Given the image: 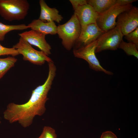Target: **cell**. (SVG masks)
Instances as JSON below:
<instances>
[{
    "label": "cell",
    "instance_id": "277c9868",
    "mask_svg": "<svg viewBox=\"0 0 138 138\" xmlns=\"http://www.w3.org/2000/svg\"><path fill=\"white\" fill-rule=\"evenodd\" d=\"M13 48L16 49L19 54L22 55L24 60L28 61L34 64L41 65L45 62L48 63L53 62L43 51L35 49L21 37H20L18 42Z\"/></svg>",
    "mask_w": 138,
    "mask_h": 138
},
{
    "label": "cell",
    "instance_id": "5b68a950",
    "mask_svg": "<svg viewBox=\"0 0 138 138\" xmlns=\"http://www.w3.org/2000/svg\"><path fill=\"white\" fill-rule=\"evenodd\" d=\"M96 45L97 40L87 45L74 49L73 54L75 57L86 61L91 69L108 75H113L112 72L106 70L100 64L95 55Z\"/></svg>",
    "mask_w": 138,
    "mask_h": 138
},
{
    "label": "cell",
    "instance_id": "e0dca14e",
    "mask_svg": "<svg viewBox=\"0 0 138 138\" xmlns=\"http://www.w3.org/2000/svg\"><path fill=\"white\" fill-rule=\"evenodd\" d=\"M118 48L123 50L127 55L133 56L138 59V48L133 43L126 42L123 40L120 43Z\"/></svg>",
    "mask_w": 138,
    "mask_h": 138
},
{
    "label": "cell",
    "instance_id": "7a4b0ae2",
    "mask_svg": "<svg viewBox=\"0 0 138 138\" xmlns=\"http://www.w3.org/2000/svg\"><path fill=\"white\" fill-rule=\"evenodd\" d=\"M29 7L27 0H0V15L9 21L23 20L27 15Z\"/></svg>",
    "mask_w": 138,
    "mask_h": 138
},
{
    "label": "cell",
    "instance_id": "6da1fadb",
    "mask_svg": "<svg viewBox=\"0 0 138 138\" xmlns=\"http://www.w3.org/2000/svg\"><path fill=\"white\" fill-rule=\"evenodd\" d=\"M48 100L42 92L34 89L25 103L8 104L3 113L4 117L10 123L18 122L23 127L27 128L32 124L36 116H41L44 113L45 105Z\"/></svg>",
    "mask_w": 138,
    "mask_h": 138
},
{
    "label": "cell",
    "instance_id": "3957f363",
    "mask_svg": "<svg viewBox=\"0 0 138 138\" xmlns=\"http://www.w3.org/2000/svg\"><path fill=\"white\" fill-rule=\"evenodd\" d=\"M81 26L74 14L66 23L57 26V34L62 40V44L67 50L73 47L79 36Z\"/></svg>",
    "mask_w": 138,
    "mask_h": 138
},
{
    "label": "cell",
    "instance_id": "ba28073f",
    "mask_svg": "<svg viewBox=\"0 0 138 138\" xmlns=\"http://www.w3.org/2000/svg\"><path fill=\"white\" fill-rule=\"evenodd\" d=\"M117 25L120 27L124 36L138 27V8L133 6L121 13L117 18Z\"/></svg>",
    "mask_w": 138,
    "mask_h": 138
},
{
    "label": "cell",
    "instance_id": "9c48e42d",
    "mask_svg": "<svg viewBox=\"0 0 138 138\" xmlns=\"http://www.w3.org/2000/svg\"><path fill=\"white\" fill-rule=\"evenodd\" d=\"M18 34L31 45L38 48L48 56L51 54V47L46 41L44 34L31 30L18 33Z\"/></svg>",
    "mask_w": 138,
    "mask_h": 138
},
{
    "label": "cell",
    "instance_id": "8992f818",
    "mask_svg": "<svg viewBox=\"0 0 138 138\" xmlns=\"http://www.w3.org/2000/svg\"><path fill=\"white\" fill-rule=\"evenodd\" d=\"M133 6L132 4L124 6L115 4L104 12L98 14L96 24L104 33L111 30L117 26L116 20L118 16Z\"/></svg>",
    "mask_w": 138,
    "mask_h": 138
},
{
    "label": "cell",
    "instance_id": "5bb4252c",
    "mask_svg": "<svg viewBox=\"0 0 138 138\" xmlns=\"http://www.w3.org/2000/svg\"><path fill=\"white\" fill-rule=\"evenodd\" d=\"M116 0H88L87 4L91 6L98 14L105 12L115 4Z\"/></svg>",
    "mask_w": 138,
    "mask_h": 138
},
{
    "label": "cell",
    "instance_id": "ac0fdd59",
    "mask_svg": "<svg viewBox=\"0 0 138 138\" xmlns=\"http://www.w3.org/2000/svg\"><path fill=\"white\" fill-rule=\"evenodd\" d=\"M55 130L52 127L45 126L43 128L42 132L38 138H57Z\"/></svg>",
    "mask_w": 138,
    "mask_h": 138
},
{
    "label": "cell",
    "instance_id": "603a6c76",
    "mask_svg": "<svg viewBox=\"0 0 138 138\" xmlns=\"http://www.w3.org/2000/svg\"><path fill=\"white\" fill-rule=\"evenodd\" d=\"M100 138H118L116 135L111 131H108L102 133Z\"/></svg>",
    "mask_w": 138,
    "mask_h": 138
},
{
    "label": "cell",
    "instance_id": "4fadbf2b",
    "mask_svg": "<svg viewBox=\"0 0 138 138\" xmlns=\"http://www.w3.org/2000/svg\"><path fill=\"white\" fill-rule=\"evenodd\" d=\"M31 30L42 33L45 35L57 33V26L54 22H44L39 19L33 20L28 25Z\"/></svg>",
    "mask_w": 138,
    "mask_h": 138
},
{
    "label": "cell",
    "instance_id": "ffe728a7",
    "mask_svg": "<svg viewBox=\"0 0 138 138\" xmlns=\"http://www.w3.org/2000/svg\"><path fill=\"white\" fill-rule=\"evenodd\" d=\"M19 54L17 50L13 48H9L4 47L0 43V56L10 55L14 57Z\"/></svg>",
    "mask_w": 138,
    "mask_h": 138
},
{
    "label": "cell",
    "instance_id": "cb8c5ba5",
    "mask_svg": "<svg viewBox=\"0 0 138 138\" xmlns=\"http://www.w3.org/2000/svg\"><path fill=\"white\" fill-rule=\"evenodd\" d=\"M1 123V121H0V124Z\"/></svg>",
    "mask_w": 138,
    "mask_h": 138
},
{
    "label": "cell",
    "instance_id": "44dd1931",
    "mask_svg": "<svg viewBox=\"0 0 138 138\" xmlns=\"http://www.w3.org/2000/svg\"><path fill=\"white\" fill-rule=\"evenodd\" d=\"M74 10L78 7L87 4L86 0H70Z\"/></svg>",
    "mask_w": 138,
    "mask_h": 138
},
{
    "label": "cell",
    "instance_id": "7c38bea8",
    "mask_svg": "<svg viewBox=\"0 0 138 138\" xmlns=\"http://www.w3.org/2000/svg\"><path fill=\"white\" fill-rule=\"evenodd\" d=\"M41 11L39 19L44 22L56 21L60 23L63 19L56 8L49 7L44 0L39 1Z\"/></svg>",
    "mask_w": 138,
    "mask_h": 138
},
{
    "label": "cell",
    "instance_id": "d6986e66",
    "mask_svg": "<svg viewBox=\"0 0 138 138\" xmlns=\"http://www.w3.org/2000/svg\"><path fill=\"white\" fill-rule=\"evenodd\" d=\"M124 36L128 42L133 43L138 48V27Z\"/></svg>",
    "mask_w": 138,
    "mask_h": 138
},
{
    "label": "cell",
    "instance_id": "7402d4cb",
    "mask_svg": "<svg viewBox=\"0 0 138 138\" xmlns=\"http://www.w3.org/2000/svg\"><path fill=\"white\" fill-rule=\"evenodd\" d=\"M137 1V0H116L115 4L124 6L132 4V3Z\"/></svg>",
    "mask_w": 138,
    "mask_h": 138
},
{
    "label": "cell",
    "instance_id": "8fae6325",
    "mask_svg": "<svg viewBox=\"0 0 138 138\" xmlns=\"http://www.w3.org/2000/svg\"><path fill=\"white\" fill-rule=\"evenodd\" d=\"M81 26L96 23L98 14L90 5L87 4L77 7L74 10Z\"/></svg>",
    "mask_w": 138,
    "mask_h": 138
},
{
    "label": "cell",
    "instance_id": "2e32d148",
    "mask_svg": "<svg viewBox=\"0 0 138 138\" xmlns=\"http://www.w3.org/2000/svg\"><path fill=\"white\" fill-rule=\"evenodd\" d=\"M17 61L16 58L12 56L4 58H0V79L14 66Z\"/></svg>",
    "mask_w": 138,
    "mask_h": 138
},
{
    "label": "cell",
    "instance_id": "52a82bcc",
    "mask_svg": "<svg viewBox=\"0 0 138 138\" xmlns=\"http://www.w3.org/2000/svg\"><path fill=\"white\" fill-rule=\"evenodd\" d=\"M123 36L119 27L117 25L113 29L103 33L97 39L95 53L107 50H117Z\"/></svg>",
    "mask_w": 138,
    "mask_h": 138
},
{
    "label": "cell",
    "instance_id": "30bf717a",
    "mask_svg": "<svg viewBox=\"0 0 138 138\" xmlns=\"http://www.w3.org/2000/svg\"><path fill=\"white\" fill-rule=\"evenodd\" d=\"M103 33L96 23L81 26L79 36L75 45L77 48L87 45L96 40Z\"/></svg>",
    "mask_w": 138,
    "mask_h": 138
},
{
    "label": "cell",
    "instance_id": "9a60e30c",
    "mask_svg": "<svg viewBox=\"0 0 138 138\" xmlns=\"http://www.w3.org/2000/svg\"><path fill=\"white\" fill-rule=\"evenodd\" d=\"M29 28L28 25L22 24L18 25H6L0 22V41H3L6 34L14 30H23Z\"/></svg>",
    "mask_w": 138,
    "mask_h": 138
}]
</instances>
